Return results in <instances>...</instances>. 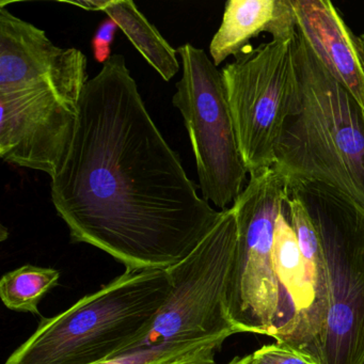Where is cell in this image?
Returning a JSON list of instances; mask_svg holds the SVG:
<instances>
[{
  "instance_id": "3",
  "label": "cell",
  "mask_w": 364,
  "mask_h": 364,
  "mask_svg": "<svg viewBox=\"0 0 364 364\" xmlns=\"http://www.w3.org/2000/svg\"><path fill=\"white\" fill-rule=\"evenodd\" d=\"M318 236L304 259L312 287L309 308L276 336L316 364H364V212L325 185L287 180Z\"/></svg>"
},
{
  "instance_id": "20",
  "label": "cell",
  "mask_w": 364,
  "mask_h": 364,
  "mask_svg": "<svg viewBox=\"0 0 364 364\" xmlns=\"http://www.w3.org/2000/svg\"><path fill=\"white\" fill-rule=\"evenodd\" d=\"M228 364H252L251 355H245V357H235Z\"/></svg>"
},
{
  "instance_id": "17",
  "label": "cell",
  "mask_w": 364,
  "mask_h": 364,
  "mask_svg": "<svg viewBox=\"0 0 364 364\" xmlns=\"http://www.w3.org/2000/svg\"><path fill=\"white\" fill-rule=\"evenodd\" d=\"M118 25L110 20L106 18L105 21L100 24L97 33L92 39V50L95 54V60L99 63H107L112 55V46L116 36Z\"/></svg>"
},
{
  "instance_id": "16",
  "label": "cell",
  "mask_w": 364,
  "mask_h": 364,
  "mask_svg": "<svg viewBox=\"0 0 364 364\" xmlns=\"http://www.w3.org/2000/svg\"><path fill=\"white\" fill-rule=\"evenodd\" d=\"M251 362L252 364H316L298 349L277 341L251 353Z\"/></svg>"
},
{
  "instance_id": "13",
  "label": "cell",
  "mask_w": 364,
  "mask_h": 364,
  "mask_svg": "<svg viewBox=\"0 0 364 364\" xmlns=\"http://www.w3.org/2000/svg\"><path fill=\"white\" fill-rule=\"evenodd\" d=\"M272 264L287 301L289 316L287 326L309 308L313 291L297 237L287 217V202L274 225Z\"/></svg>"
},
{
  "instance_id": "10",
  "label": "cell",
  "mask_w": 364,
  "mask_h": 364,
  "mask_svg": "<svg viewBox=\"0 0 364 364\" xmlns=\"http://www.w3.org/2000/svg\"><path fill=\"white\" fill-rule=\"evenodd\" d=\"M296 24L328 71L364 109V68L351 33L328 0H291Z\"/></svg>"
},
{
  "instance_id": "4",
  "label": "cell",
  "mask_w": 364,
  "mask_h": 364,
  "mask_svg": "<svg viewBox=\"0 0 364 364\" xmlns=\"http://www.w3.org/2000/svg\"><path fill=\"white\" fill-rule=\"evenodd\" d=\"M297 93L274 167L287 180L325 185L364 212V109L316 56L296 24Z\"/></svg>"
},
{
  "instance_id": "18",
  "label": "cell",
  "mask_w": 364,
  "mask_h": 364,
  "mask_svg": "<svg viewBox=\"0 0 364 364\" xmlns=\"http://www.w3.org/2000/svg\"><path fill=\"white\" fill-rule=\"evenodd\" d=\"M221 346H223L221 344L210 345V346L205 347L202 350L197 351L193 355H188L185 359L171 364H218L215 357H216V353L221 348Z\"/></svg>"
},
{
  "instance_id": "14",
  "label": "cell",
  "mask_w": 364,
  "mask_h": 364,
  "mask_svg": "<svg viewBox=\"0 0 364 364\" xmlns=\"http://www.w3.org/2000/svg\"><path fill=\"white\" fill-rule=\"evenodd\" d=\"M60 272L54 268L24 265L8 272L0 281V297L10 310L40 315L43 296L58 287Z\"/></svg>"
},
{
  "instance_id": "5",
  "label": "cell",
  "mask_w": 364,
  "mask_h": 364,
  "mask_svg": "<svg viewBox=\"0 0 364 364\" xmlns=\"http://www.w3.org/2000/svg\"><path fill=\"white\" fill-rule=\"evenodd\" d=\"M171 289L164 269L125 270L37 330L5 364H97L135 350Z\"/></svg>"
},
{
  "instance_id": "2",
  "label": "cell",
  "mask_w": 364,
  "mask_h": 364,
  "mask_svg": "<svg viewBox=\"0 0 364 364\" xmlns=\"http://www.w3.org/2000/svg\"><path fill=\"white\" fill-rule=\"evenodd\" d=\"M87 67L82 50L58 48L0 4L3 161L54 176L73 139Z\"/></svg>"
},
{
  "instance_id": "12",
  "label": "cell",
  "mask_w": 364,
  "mask_h": 364,
  "mask_svg": "<svg viewBox=\"0 0 364 364\" xmlns=\"http://www.w3.org/2000/svg\"><path fill=\"white\" fill-rule=\"evenodd\" d=\"M70 4L85 10L102 11L107 14L108 18L118 25V28L129 38L136 50L166 82H169L178 74L180 70L178 50L166 41L156 27L149 22L131 0H84Z\"/></svg>"
},
{
  "instance_id": "7",
  "label": "cell",
  "mask_w": 364,
  "mask_h": 364,
  "mask_svg": "<svg viewBox=\"0 0 364 364\" xmlns=\"http://www.w3.org/2000/svg\"><path fill=\"white\" fill-rule=\"evenodd\" d=\"M237 240L233 208L221 210L220 218L197 248L167 269L171 283L169 296L136 349L225 341L240 333L228 308Z\"/></svg>"
},
{
  "instance_id": "8",
  "label": "cell",
  "mask_w": 364,
  "mask_h": 364,
  "mask_svg": "<svg viewBox=\"0 0 364 364\" xmlns=\"http://www.w3.org/2000/svg\"><path fill=\"white\" fill-rule=\"evenodd\" d=\"M182 78L172 97L188 133L202 197L221 210L237 199L246 184V166L236 139L221 71L201 48L178 50Z\"/></svg>"
},
{
  "instance_id": "15",
  "label": "cell",
  "mask_w": 364,
  "mask_h": 364,
  "mask_svg": "<svg viewBox=\"0 0 364 364\" xmlns=\"http://www.w3.org/2000/svg\"><path fill=\"white\" fill-rule=\"evenodd\" d=\"M223 340H215L197 344H161L159 346L141 347L97 364H171L210 345H223Z\"/></svg>"
},
{
  "instance_id": "9",
  "label": "cell",
  "mask_w": 364,
  "mask_h": 364,
  "mask_svg": "<svg viewBox=\"0 0 364 364\" xmlns=\"http://www.w3.org/2000/svg\"><path fill=\"white\" fill-rule=\"evenodd\" d=\"M291 40L242 52L221 70L236 139L248 173L276 164V150L297 93Z\"/></svg>"
},
{
  "instance_id": "6",
  "label": "cell",
  "mask_w": 364,
  "mask_h": 364,
  "mask_svg": "<svg viewBox=\"0 0 364 364\" xmlns=\"http://www.w3.org/2000/svg\"><path fill=\"white\" fill-rule=\"evenodd\" d=\"M232 208L238 240L228 308L240 333L274 338L289 321L282 287L272 264L274 225L287 197V180L274 167L249 174Z\"/></svg>"
},
{
  "instance_id": "11",
  "label": "cell",
  "mask_w": 364,
  "mask_h": 364,
  "mask_svg": "<svg viewBox=\"0 0 364 364\" xmlns=\"http://www.w3.org/2000/svg\"><path fill=\"white\" fill-rule=\"evenodd\" d=\"M295 29L291 0H229L210 41V58L218 67L229 57L240 56L249 41L262 33H270L272 40H291Z\"/></svg>"
},
{
  "instance_id": "1",
  "label": "cell",
  "mask_w": 364,
  "mask_h": 364,
  "mask_svg": "<svg viewBox=\"0 0 364 364\" xmlns=\"http://www.w3.org/2000/svg\"><path fill=\"white\" fill-rule=\"evenodd\" d=\"M50 178L72 242L104 251L127 270L169 269L221 216L198 195L120 54L87 82L73 139Z\"/></svg>"
},
{
  "instance_id": "19",
  "label": "cell",
  "mask_w": 364,
  "mask_h": 364,
  "mask_svg": "<svg viewBox=\"0 0 364 364\" xmlns=\"http://www.w3.org/2000/svg\"><path fill=\"white\" fill-rule=\"evenodd\" d=\"M355 41H357L358 50H359L360 57H361L362 63H363L364 68V33L358 36V37L355 38Z\"/></svg>"
}]
</instances>
